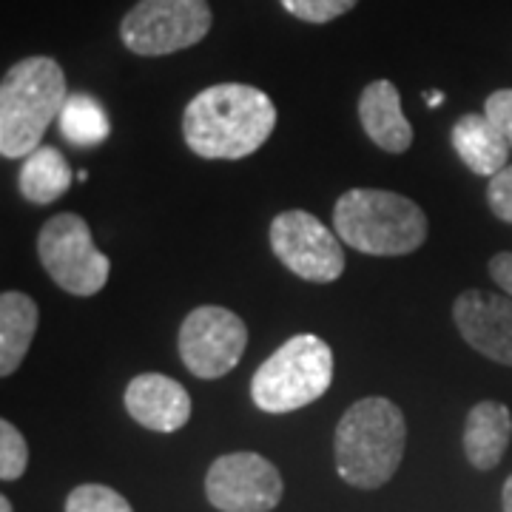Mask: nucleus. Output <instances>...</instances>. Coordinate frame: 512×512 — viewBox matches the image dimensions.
Instances as JSON below:
<instances>
[{
	"instance_id": "nucleus-1",
	"label": "nucleus",
	"mask_w": 512,
	"mask_h": 512,
	"mask_svg": "<svg viewBox=\"0 0 512 512\" xmlns=\"http://www.w3.org/2000/svg\"><path fill=\"white\" fill-rule=\"evenodd\" d=\"M276 128L274 100L248 83H220L200 92L183 114L188 148L205 160H242L268 143Z\"/></svg>"
},
{
	"instance_id": "nucleus-2",
	"label": "nucleus",
	"mask_w": 512,
	"mask_h": 512,
	"mask_svg": "<svg viewBox=\"0 0 512 512\" xmlns=\"http://www.w3.org/2000/svg\"><path fill=\"white\" fill-rule=\"evenodd\" d=\"M407 424L399 404L384 396H367L350 404L336 424L333 456L345 484L379 490L396 476L404 458Z\"/></svg>"
},
{
	"instance_id": "nucleus-3",
	"label": "nucleus",
	"mask_w": 512,
	"mask_h": 512,
	"mask_svg": "<svg viewBox=\"0 0 512 512\" xmlns=\"http://www.w3.org/2000/svg\"><path fill=\"white\" fill-rule=\"evenodd\" d=\"M69 100L66 74L52 57H26L0 83V154L29 157Z\"/></svg>"
},
{
	"instance_id": "nucleus-4",
	"label": "nucleus",
	"mask_w": 512,
	"mask_h": 512,
	"mask_svg": "<svg viewBox=\"0 0 512 512\" xmlns=\"http://www.w3.org/2000/svg\"><path fill=\"white\" fill-rule=\"evenodd\" d=\"M333 228L342 242L370 256H404L427 239V217L402 194L350 188L333 205Z\"/></svg>"
},
{
	"instance_id": "nucleus-5",
	"label": "nucleus",
	"mask_w": 512,
	"mask_h": 512,
	"mask_svg": "<svg viewBox=\"0 0 512 512\" xmlns=\"http://www.w3.org/2000/svg\"><path fill=\"white\" fill-rule=\"evenodd\" d=\"M333 382V350L313 333H299L276 348L254 373L251 396L265 413H293L322 399Z\"/></svg>"
},
{
	"instance_id": "nucleus-6",
	"label": "nucleus",
	"mask_w": 512,
	"mask_h": 512,
	"mask_svg": "<svg viewBox=\"0 0 512 512\" xmlns=\"http://www.w3.org/2000/svg\"><path fill=\"white\" fill-rule=\"evenodd\" d=\"M37 256L57 288L74 296H94L109 282V256L94 245L89 225L77 214H57L40 228Z\"/></svg>"
},
{
	"instance_id": "nucleus-7",
	"label": "nucleus",
	"mask_w": 512,
	"mask_h": 512,
	"mask_svg": "<svg viewBox=\"0 0 512 512\" xmlns=\"http://www.w3.org/2000/svg\"><path fill=\"white\" fill-rule=\"evenodd\" d=\"M211 23L208 0H140L120 23V37L134 55L163 57L197 46Z\"/></svg>"
},
{
	"instance_id": "nucleus-8",
	"label": "nucleus",
	"mask_w": 512,
	"mask_h": 512,
	"mask_svg": "<svg viewBox=\"0 0 512 512\" xmlns=\"http://www.w3.org/2000/svg\"><path fill=\"white\" fill-rule=\"evenodd\" d=\"M268 237L276 259L305 282L328 285L345 274L342 239L308 211H282Z\"/></svg>"
},
{
	"instance_id": "nucleus-9",
	"label": "nucleus",
	"mask_w": 512,
	"mask_h": 512,
	"mask_svg": "<svg viewBox=\"0 0 512 512\" xmlns=\"http://www.w3.org/2000/svg\"><path fill=\"white\" fill-rule=\"evenodd\" d=\"M177 348L183 365L197 379H220L239 365L248 348V328L234 311L202 305L185 316Z\"/></svg>"
},
{
	"instance_id": "nucleus-10",
	"label": "nucleus",
	"mask_w": 512,
	"mask_h": 512,
	"mask_svg": "<svg viewBox=\"0 0 512 512\" xmlns=\"http://www.w3.org/2000/svg\"><path fill=\"white\" fill-rule=\"evenodd\" d=\"M282 476L259 453H228L220 456L205 476V495L220 512H271L282 501Z\"/></svg>"
},
{
	"instance_id": "nucleus-11",
	"label": "nucleus",
	"mask_w": 512,
	"mask_h": 512,
	"mask_svg": "<svg viewBox=\"0 0 512 512\" xmlns=\"http://www.w3.org/2000/svg\"><path fill=\"white\" fill-rule=\"evenodd\" d=\"M453 319L470 348L512 367V296L476 288L464 291L453 302Z\"/></svg>"
},
{
	"instance_id": "nucleus-12",
	"label": "nucleus",
	"mask_w": 512,
	"mask_h": 512,
	"mask_svg": "<svg viewBox=\"0 0 512 512\" xmlns=\"http://www.w3.org/2000/svg\"><path fill=\"white\" fill-rule=\"evenodd\" d=\"M126 410L154 433H177L191 419V396L183 384L163 373H140L126 387Z\"/></svg>"
},
{
	"instance_id": "nucleus-13",
	"label": "nucleus",
	"mask_w": 512,
	"mask_h": 512,
	"mask_svg": "<svg viewBox=\"0 0 512 512\" xmlns=\"http://www.w3.org/2000/svg\"><path fill=\"white\" fill-rule=\"evenodd\" d=\"M359 120L367 137L390 154H404L413 146V126L407 123L399 89L390 80H373L362 92Z\"/></svg>"
},
{
	"instance_id": "nucleus-14",
	"label": "nucleus",
	"mask_w": 512,
	"mask_h": 512,
	"mask_svg": "<svg viewBox=\"0 0 512 512\" xmlns=\"http://www.w3.org/2000/svg\"><path fill=\"white\" fill-rule=\"evenodd\" d=\"M450 143L473 174L495 177L510 165L512 143L487 114H464L450 131Z\"/></svg>"
},
{
	"instance_id": "nucleus-15",
	"label": "nucleus",
	"mask_w": 512,
	"mask_h": 512,
	"mask_svg": "<svg viewBox=\"0 0 512 512\" xmlns=\"http://www.w3.org/2000/svg\"><path fill=\"white\" fill-rule=\"evenodd\" d=\"M512 439V413L501 402H478L464 421V456L476 470H495Z\"/></svg>"
},
{
	"instance_id": "nucleus-16",
	"label": "nucleus",
	"mask_w": 512,
	"mask_h": 512,
	"mask_svg": "<svg viewBox=\"0 0 512 512\" xmlns=\"http://www.w3.org/2000/svg\"><path fill=\"white\" fill-rule=\"evenodd\" d=\"M37 305L32 296L6 291L0 296V376H12L37 333Z\"/></svg>"
},
{
	"instance_id": "nucleus-17",
	"label": "nucleus",
	"mask_w": 512,
	"mask_h": 512,
	"mask_svg": "<svg viewBox=\"0 0 512 512\" xmlns=\"http://www.w3.org/2000/svg\"><path fill=\"white\" fill-rule=\"evenodd\" d=\"M74 180V171L69 160L55 146L35 148L18 174L20 194L35 205H49L60 200Z\"/></svg>"
},
{
	"instance_id": "nucleus-18",
	"label": "nucleus",
	"mask_w": 512,
	"mask_h": 512,
	"mask_svg": "<svg viewBox=\"0 0 512 512\" xmlns=\"http://www.w3.org/2000/svg\"><path fill=\"white\" fill-rule=\"evenodd\" d=\"M60 134L77 148H94L109 140V114L92 94H69L57 117Z\"/></svg>"
},
{
	"instance_id": "nucleus-19",
	"label": "nucleus",
	"mask_w": 512,
	"mask_h": 512,
	"mask_svg": "<svg viewBox=\"0 0 512 512\" xmlns=\"http://www.w3.org/2000/svg\"><path fill=\"white\" fill-rule=\"evenodd\" d=\"M66 512H134L126 495L106 484H80L66 498Z\"/></svg>"
},
{
	"instance_id": "nucleus-20",
	"label": "nucleus",
	"mask_w": 512,
	"mask_h": 512,
	"mask_svg": "<svg viewBox=\"0 0 512 512\" xmlns=\"http://www.w3.org/2000/svg\"><path fill=\"white\" fill-rule=\"evenodd\" d=\"M29 464V444L12 421H0V478L18 481Z\"/></svg>"
},
{
	"instance_id": "nucleus-21",
	"label": "nucleus",
	"mask_w": 512,
	"mask_h": 512,
	"mask_svg": "<svg viewBox=\"0 0 512 512\" xmlns=\"http://www.w3.org/2000/svg\"><path fill=\"white\" fill-rule=\"evenodd\" d=\"M282 9L308 23H330L350 12L359 0H279Z\"/></svg>"
},
{
	"instance_id": "nucleus-22",
	"label": "nucleus",
	"mask_w": 512,
	"mask_h": 512,
	"mask_svg": "<svg viewBox=\"0 0 512 512\" xmlns=\"http://www.w3.org/2000/svg\"><path fill=\"white\" fill-rule=\"evenodd\" d=\"M487 202H490V211H493L498 220L510 222L512 225V165L501 168L495 177H490Z\"/></svg>"
},
{
	"instance_id": "nucleus-23",
	"label": "nucleus",
	"mask_w": 512,
	"mask_h": 512,
	"mask_svg": "<svg viewBox=\"0 0 512 512\" xmlns=\"http://www.w3.org/2000/svg\"><path fill=\"white\" fill-rule=\"evenodd\" d=\"M484 114L504 131V137L512 143V89H498V92L490 94L484 103Z\"/></svg>"
},
{
	"instance_id": "nucleus-24",
	"label": "nucleus",
	"mask_w": 512,
	"mask_h": 512,
	"mask_svg": "<svg viewBox=\"0 0 512 512\" xmlns=\"http://www.w3.org/2000/svg\"><path fill=\"white\" fill-rule=\"evenodd\" d=\"M490 276L501 291L512 296V254L510 251H501L490 259Z\"/></svg>"
},
{
	"instance_id": "nucleus-25",
	"label": "nucleus",
	"mask_w": 512,
	"mask_h": 512,
	"mask_svg": "<svg viewBox=\"0 0 512 512\" xmlns=\"http://www.w3.org/2000/svg\"><path fill=\"white\" fill-rule=\"evenodd\" d=\"M501 504H504V512H512V476L504 481V493H501Z\"/></svg>"
},
{
	"instance_id": "nucleus-26",
	"label": "nucleus",
	"mask_w": 512,
	"mask_h": 512,
	"mask_svg": "<svg viewBox=\"0 0 512 512\" xmlns=\"http://www.w3.org/2000/svg\"><path fill=\"white\" fill-rule=\"evenodd\" d=\"M441 100H444V94H441V92H430V94H427V103H430V106H439Z\"/></svg>"
},
{
	"instance_id": "nucleus-27",
	"label": "nucleus",
	"mask_w": 512,
	"mask_h": 512,
	"mask_svg": "<svg viewBox=\"0 0 512 512\" xmlns=\"http://www.w3.org/2000/svg\"><path fill=\"white\" fill-rule=\"evenodd\" d=\"M0 512H15V510H12V501H9L6 495L0 498Z\"/></svg>"
}]
</instances>
